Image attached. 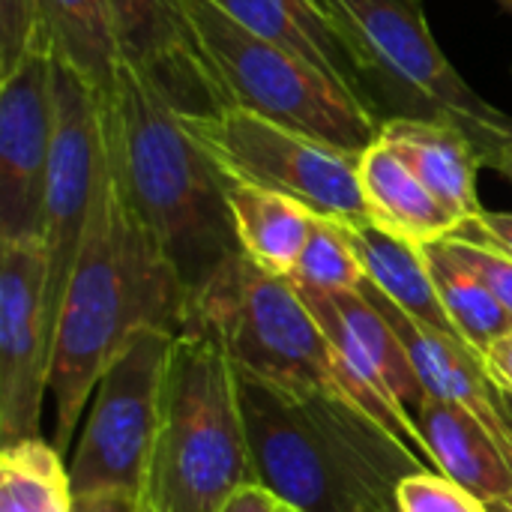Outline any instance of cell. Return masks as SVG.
Segmentation results:
<instances>
[{"mask_svg":"<svg viewBox=\"0 0 512 512\" xmlns=\"http://www.w3.org/2000/svg\"><path fill=\"white\" fill-rule=\"evenodd\" d=\"M189 297L174 261L129 207L105 159L54 330L51 444L60 456L72 450L93 390L126 342L138 330L180 333Z\"/></svg>","mask_w":512,"mask_h":512,"instance_id":"1","label":"cell"},{"mask_svg":"<svg viewBox=\"0 0 512 512\" xmlns=\"http://www.w3.org/2000/svg\"><path fill=\"white\" fill-rule=\"evenodd\" d=\"M102 111L114 177L192 294L240 252L225 177L183 126L180 108L132 63L120 66Z\"/></svg>","mask_w":512,"mask_h":512,"instance_id":"2","label":"cell"},{"mask_svg":"<svg viewBox=\"0 0 512 512\" xmlns=\"http://www.w3.org/2000/svg\"><path fill=\"white\" fill-rule=\"evenodd\" d=\"M234 372L264 489L306 512H396L399 480L423 468L384 429L348 405Z\"/></svg>","mask_w":512,"mask_h":512,"instance_id":"3","label":"cell"},{"mask_svg":"<svg viewBox=\"0 0 512 512\" xmlns=\"http://www.w3.org/2000/svg\"><path fill=\"white\" fill-rule=\"evenodd\" d=\"M258 483L237 372L219 342L186 324L171 345L144 498L156 512H219Z\"/></svg>","mask_w":512,"mask_h":512,"instance_id":"4","label":"cell"},{"mask_svg":"<svg viewBox=\"0 0 512 512\" xmlns=\"http://www.w3.org/2000/svg\"><path fill=\"white\" fill-rule=\"evenodd\" d=\"M333 21L378 117L438 120L462 129L483 165L512 138V114L483 99L441 51L423 0H318Z\"/></svg>","mask_w":512,"mask_h":512,"instance_id":"5","label":"cell"},{"mask_svg":"<svg viewBox=\"0 0 512 512\" xmlns=\"http://www.w3.org/2000/svg\"><path fill=\"white\" fill-rule=\"evenodd\" d=\"M186 324L210 333L234 369L285 393L339 402L363 414L336 348L294 282L264 273L243 252L192 291Z\"/></svg>","mask_w":512,"mask_h":512,"instance_id":"6","label":"cell"},{"mask_svg":"<svg viewBox=\"0 0 512 512\" xmlns=\"http://www.w3.org/2000/svg\"><path fill=\"white\" fill-rule=\"evenodd\" d=\"M195 42L228 105H240L288 129L360 156L381 123L345 84L309 60L255 36L213 0H186Z\"/></svg>","mask_w":512,"mask_h":512,"instance_id":"7","label":"cell"},{"mask_svg":"<svg viewBox=\"0 0 512 512\" xmlns=\"http://www.w3.org/2000/svg\"><path fill=\"white\" fill-rule=\"evenodd\" d=\"M183 126L225 180L288 195L315 216L345 228L372 225L357 177L360 156L240 105L183 114Z\"/></svg>","mask_w":512,"mask_h":512,"instance_id":"8","label":"cell"},{"mask_svg":"<svg viewBox=\"0 0 512 512\" xmlns=\"http://www.w3.org/2000/svg\"><path fill=\"white\" fill-rule=\"evenodd\" d=\"M174 336L138 330L99 378L66 462L72 498L93 492L141 498L147 492Z\"/></svg>","mask_w":512,"mask_h":512,"instance_id":"9","label":"cell"},{"mask_svg":"<svg viewBox=\"0 0 512 512\" xmlns=\"http://www.w3.org/2000/svg\"><path fill=\"white\" fill-rule=\"evenodd\" d=\"M54 144L45 177L42 243L48 252L45 306L51 330H57L63 294L72 279L78 246L105 171V111L102 99L63 63L54 60Z\"/></svg>","mask_w":512,"mask_h":512,"instance_id":"10","label":"cell"},{"mask_svg":"<svg viewBox=\"0 0 512 512\" xmlns=\"http://www.w3.org/2000/svg\"><path fill=\"white\" fill-rule=\"evenodd\" d=\"M42 237L0 243V438L3 447L42 438L51 393L54 330L45 306Z\"/></svg>","mask_w":512,"mask_h":512,"instance_id":"11","label":"cell"},{"mask_svg":"<svg viewBox=\"0 0 512 512\" xmlns=\"http://www.w3.org/2000/svg\"><path fill=\"white\" fill-rule=\"evenodd\" d=\"M54 123V54L39 42L0 78V243L42 237Z\"/></svg>","mask_w":512,"mask_h":512,"instance_id":"12","label":"cell"},{"mask_svg":"<svg viewBox=\"0 0 512 512\" xmlns=\"http://www.w3.org/2000/svg\"><path fill=\"white\" fill-rule=\"evenodd\" d=\"M123 60L141 69L183 114H204L228 105L210 72L186 0H111Z\"/></svg>","mask_w":512,"mask_h":512,"instance_id":"13","label":"cell"},{"mask_svg":"<svg viewBox=\"0 0 512 512\" xmlns=\"http://www.w3.org/2000/svg\"><path fill=\"white\" fill-rule=\"evenodd\" d=\"M363 291L375 303V309L384 315V321L396 330L426 393L471 411L495 435V441L501 444V450L512 462V429L504 411V393L489 378L483 357L471 351L462 339L441 333L417 321L396 303H390L369 279L363 282Z\"/></svg>","mask_w":512,"mask_h":512,"instance_id":"14","label":"cell"},{"mask_svg":"<svg viewBox=\"0 0 512 512\" xmlns=\"http://www.w3.org/2000/svg\"><path fill=\"white\" fill-rule=\"evenodd\" d=\"M378 138L420 177L459 225L483 213L477 195V168H483V159L462 129L438 120L396 117L381 123Z\"/></svg>","mask_w":512,"mask_h":512,"instance_id":"15","label":"cell"},{"mask_svg":"<svg viewBox=\"0 0 512 512\" xmlns=\"http://www.w3.org/2000/svg\"><path fill=\"white\" fill-rule=\"evenodd\" d=\"M414 429L435 471L492 504L512 492V462L495 435L465 408L429 396L414 414Z\"/></svg>","mask_w":512,"mask_h":512,"instance_id":"16","label":"cell"},{"mask_svg":"<svg viewBox=\"0 0 512 512\" xmlns=\"http://www.w3.org/2000/svg\"><path fill=\"white\" fill-rule=\"evenodd\" d=\"M369 222L414 246L447 240L459 219L420 183V177L378 138L357 159Z\"/></svg>","mask_w":512,"mask_h":512,"instance_id":"17","label":"cell"},{"mask_svg":"<svg viewBox=\"0 0 512 512\" xmlns=\"http://www.w3.org/2000/svg\"><path fill=\"white\" fill-rule=\"evenodd\" d=\"M225 201L240 252L264 273L291 279L318 216L288 195L237 180H225Z\"/></svg>","mask_w":512,"mask_h":512,"instance_id":"18","label":"cell"},{"mask_svg":"<svg viewBox=\"0 0 512 512\" xmlns=\"http://www.w3.org/2000/svg\"><path fill=\"white\" fill-rule=\"evenodd\" d=\"M39 21L54 60L108 102L126 63L111 0H39Z\"/></svg>","mask_w":512,"mask_h":512,"instance_id":"19","label":"cell"},{"mask_svg":"<svg viewBox=\"0 0 512 512\" xmlns=\"http://www.w3.org/2000/svg\"><path fill=\"white\" fill-rule=\"evenodd\" d=\"M255 36L309 60L360 96L351 57L318 0H213ZM363 99V96H360Z\"/></svg>","mask_w":512,"mask_h":512,"instance_id":"20","label":"cell"},{"mask_svg":"<svg viewBox=\"0 0 512 512\" xmlns=\"http://www.w3.org/2000/svg\"><path fill=\"white\" fill-rule=\"evenodd\" d=\"M354 249L363 261L366 279L399 309H405L408 315H414L417 321L450 333L459 339L429 270V258L423 252V246H414L408 240H399L387 231H381L378 225H360V228H348Z\"/></svg>","mask_w":512,"mask_h":512,"instance_id":"21","label":"cell"},{"mask_svg":"<svg viewBox=\"0 0 512 512\" xmlns=\"http://www.w3.org/2000/svg\"><path fill=\"white\" fill-rule=\"evenodd\" d=\"M0 512H72L69 465L45 438L3 447Z\"/></svg>","mask_w":512,"mask_h":512,"instance_id":"22","label":"cell"},{"mask_svg":"<svg viewBox=\"0 0 512 512\" xmlns=\"http://www.w3.org/2000/svg\"><path fill=\"white\" fill-rule=\"evenodd\" d=\"M438 297L459 333V339L480 357L504 336L512 333V315L498 303V297L465 267L447 258L435 243L423 246Z\"/></svg>","mask_w":512,"mask_h":512,"instance_id":"23","label":"cell"},{"mask_svg":"<svg viewBox=\"0 0 512 512\" xmlns=\"http://www.w3.org/2000/svg\"><path fill=\"white\" fill-rule=\"evenodd\" d=\"M291 282L318 291H360L366 270L348 228L318 216Z\"/></svg>","mask_w":512,"mask_h":512,"instance_id":"24","label":"cell"},{"mask_svg":"<svg viewBox=\"0 0 512 512\" xmlns=\"http://www.w3.org/2000/svg\"><path fill=\"white\" fill-rule=\"evenodd\" d=\"M396 512H489V504L435 471H414L396 486Z\"/></svg>","mask_w":512,"mask_h":512,"instance_id":"25","label":"cell"},{"mask_svg":"<svg viewBox=\"0 0 512 512\" xmlns=\"http://www.w3.org/2000/svg\"><path fill=\"white\" fill-rule=\"evenodd\" d=\"M42 39L39 0H0V78L9 75Z\"/></svg>","mask_w":512,"mask_h":512,"instance_id":"26","label":"cell"},{"mask_svg":"<svg viewBox=\"0 0 512 512\" xmlns=\"http://www.w3.org/2000/svg\"><path fill=\"white\" fill-rule=\"evenodd\" d=\"M447 258H453L459 267H465L468 273H474L495 297L498 303L512 315V261L492 252V249H483V246H474V243H462V240H441L435 243Z\"/></svg>","mask_w":512,"mask_h":512,"instance_id":"27","label":"cell"},{"mask_svg":"<svg viewBox=\"0 0 512 512\" xmlns=\"http://www.w3.org/2000/svg\"><path fill=\"white\" fill-rule=\"evenodd\" d=\"M450 237L492 249L512 261V210H483L480 216L462 222Z\"/></svg>","mask_w":512,"mask_h":512,"instance_id":"28","label":"cell"},{"mask_svg":"<svg viewBox=\"0 0 512 512\" xmlns=\"http://www.w3.org/2000/svg\"><path fill=\"white\" fill-rule=\"evenodd\" d=\"M483 366L489 372V378L495 381V387L501 393L512 396V333L498 339L486 354H483Z\"/></svg>","mask_w":512,"mask_h":512,"instance_id":"29","label":"cell"},{"mask_svg":"<svg viewBox=\"0 0 512 512\" xmlns=\"http://www.w3.org/2000/svg\"><path fill=\"white\" fill-rule=\"evenodd\" d=\"M279 510V498L264 489L261 483H252V486H243L237 489L219 512H276Z\"/></svg>","mask_w":512,"mask_h":512,"instance_id":"30","label":"cell"},{"mask_svg":"<svg viewBox=\"0 0 512 512\" xmlns=\"http://www.w3.org/2000/svg\"><path fill=\"white\" fill-rule=\"evenodd\" d=\"M141 498H129L123 492H93V495H75L72 512H138Z\"/></svg>","mask_w":512,"mask_h":512,"instance_id":"31","label":"cell"},{"mask_svg":"<svg viewBox=\"0 0 512 512\" xmlns=\"http://www.w3.org/2000/svg\"><path fill=\"white\" fill-rule=\"evenodd\" d=\"M486 168H495V171L512 186V138L510 141H504V144L492 153V159L486 162Z\"/></svg>","mask_w":512,"mask_h":512,"instance_id":"32","label":"cell"},{"mask_svg":"<svg viewBox=\"0 0 512 512\" xmlns=\"http://www.w3.org/2000/svg\"><path fill=\"white\" fill-rule=\"evenodd\" d=\"M489 512H512V492L510 495H504V498H498V501H492V504H489Z\"/></svg>","mask_w":512,"mask_h":512,"instance_id":"33","label":"cell"},{"mask_svg":"<svg viewBox=\"0 0 512 512\" xmlns=\"http://www.w3.org/2000/svg\"><path fill=\"white\" fill-rule=\"evenodd\" d=\"M138 512H156V507H153V504H150V501L141 495V501H138Z\"/></svg>","mask_w":512,"mask_h":512,"instance_id":"34","label":"cell"},{"mask_svg":"<svg viewBox=\"0 0 512 512\" xmlns=\"http://www.w3.org/2000/svg\"><path fill=\"white\" fill-rule=\"evenodd\" d=\"M504 411H507V420H510V429H512V396L504 393Z\"/></svg>","mask_w":512,"mask_h":512,"instance_id":"35","label":"cell"},{"mask_svg":"<svg viewBox=\"0 0 512 512\" xmlns=\"http://www.w3.org/2000/svg\"><path fill=\"white\" fill-rule=\"evenodd\" d=\"M276 512H306V510H300V507H291V504H282V501H279V510Z\"/></svg>","mask_w":512,"mask_h":512,"instance_id":"36","label":"cell"},{"mask_svg":"<svg viewBox=\"0 0 512 512\" xmlns=\"http://www.w3.org/2000/svg\"><path fill=\"white\" fill-rule=\"evenodd\" d=\"M498 3H501V6H504V9L512 15V0H498Z\"/></svg>","mask_w":512,"mask_h":512,"instance_id":"37","label":"cell"}]
</instances>
